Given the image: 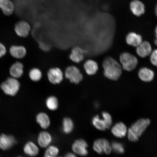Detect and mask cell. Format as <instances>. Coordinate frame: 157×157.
Returning a JSON list of instances; mask_svg holds the SVG:
<instances>
[{
    "instance_id": "21",
    "label": "cell",
    "mask_w": 157,
    "mask_h": 157,
    "mask_svg": "<svg viewBox=\"0 0 157 157\" xmlns=\"http://www.w3.org/2000/svg\"><path fill=\"white\" fill-rule=\"evenodd\" d=\"M84 53L85 52L83 49L79 47H76L72 49L70 59L72 61L78 63L83 59Z\"/></svg>"
},
{
    "instance_id": "23",
    "label": "cell",
    "mask_w": 157,
    "mask_h": 157,
    "mask_svg": "<svg viewBox=\"0 0 157 157\" xmlns=\"http://www.w3.org/2000/svg\"><path fill=\"white\" fill-rule=\"evenodd\" d=\"M84 69L86 73L89 75H93L97 73L98 71V64L95 61L88 60L84 64Z\"/></svg>"
},
{
    "instance_id": "26",
    "label": "cell",
    "mask_w": 157,
    "mask_h": 157,
    "mask_svg": "<svg viewBox=\"0 0 157 157\" xmlns=\"http://www.w3.org/2000/svg\"><path fill=\"white\" fill-rule=\"evenodd\" d=\"M47 108L51 111H55L58 109L59 104L57 99L54 96L49 97L46 101Z\"/></svg>"
},
{
    "instance_id": "15",
    "label": "cell",
    "mask_w": 157,
    "mask_h": 157,
    "mask_svg": "<svg viewBox=\"0 0 157 157\" xmlns=\"http://www.w3.org/2000/svg\"><path fill=\"white\" fill-rule=\"evenodd\" d=\"M127 131L126 125L122 122L116 124L111 129L112 133L114 136L118 138L124 137L126 135Z\"/></svg>"
},
{
    "instance_id": "22",
    "label": "cell",
    "mask_w": 157,
    "mask_h": 157,
    "mask_svg": "<svg viewBox=\"0 0 157 157\" xmlns=\"http://www.w3.org/2000/svg\"><path fill=\"white\" fill-rule=\"evenodd\" d=\"M36 121L42 128L46 129L48 128L50 125V117L47 114L40 113L36 116Z\"/></svg>"
},
{
    "instance_id": "36",
    "label": "cell",
    "mask_w": 157,
    "mask_h": 157,
    "mask_svg": "<svg viewBox=\"0 0 157 157\" xmlns=\"http://www.w3.org/2000/svg\"><path fill=\"white\" fill-rule=\"evenodd\" d=\"M155 15L157 17V3L155 6Z\"/></svg>"
},
{
    "instance_id": "2",
    "label": "cell",
    "mask_w": 157,
    "mask_h": 157,
    "mask_svg": "<svg viewBox=\"0 0 157 157\" xmlns=\"http://www.w3.org/2000/svg\"><path fill=\"white\" fill-rule=\"evenodd\" d=\"M21 86L18 79L10 76L0 84V89L6 95L15 97L18 93Z\"/></svg>"
},
{
    "instance_id": "31",
    "label": "cell",
    "mask_w": 157,
    "mask_h": 157,
    "mask_svg": "<svg viewBox=\"0 0 157 157\" xmlns=\"http://www.w3.org/2000/svg\"><path fill=\"white\" fill-rule=\"evenodd\" d=\"M150 61L153 65L157 66V49L153 51L150 54Z\"/></svg>"
},
{
    "instance_id": "7",
    "label": "cell",
    "mask_w": 157,
    "mask_h": 157,
    "mask_svg": "<svg viewBox=\"0 0 157 157\" xmlns=\"http://www.w3.org/2000/svg\"><path fill=\"white\" fill-rule=\"evenodd\" d=\"M65 75L72 83L76 84L81 82L83 78L79 70L74 66L69 67L66 69Z\"/></svg>"
},
{
    "instance_id": "25",
    "label": "cell",
    "mask_w": 157,
    "mask_h": 157,
    "mask_svg": "<svg viewBox=\"0 0 157 157\" xmlns=\"http://www.w3.org/2000/svg\"><path fill=\"white\" fill-rule=\"evenodd\" d=\"M92 123L95 128L100 131H105L107 129L106 125L103 119L99 116L96 115L93 117Z\"/></svg>"
},
{
    "instance_id": "28",
    "label": "cell",
    "mask_w": 157,
    "mask_h": 157,
    "mask_svg": "<svg viewBox=\"0 0 157 157\" xmlns=\"http://www.w3.org/2000/svg\"><path fill=\"white\" fill-rule=\"evenodd\" d=\"M59 151L57 147L55 146H49L45 151L44 155L50 156H58Z\"/></svg>"
},
{
    "instance_id": "8",
    "label": "cell",
    "mask_w": 157,
    "mask_h": 157,
    "mask_svg": "<svg viewBox=\"0 0 157 157\" xmlns=\"http://www.w3.org/2000/svg\"><path fill=\"white\" fill-rule=\"evenodd\" d=\"M88 147L87 142L85 140L79 139L73 143L72 148L75 154L81 156H86L88 154Z\"/></svg>"
},
{
    "instance_id": "17",
    "label": "cell",
    "mask_w": 157,
    "mask_h": 157,
    "mask_svg": "<svg viewBox=\"0 0 157 157\" xmlns=\"http://www.w3.org/2000/svg\"><path fill=\"white\" fill-rule=\"evenodd\" d=\"M0 9L4 14L9 16L14 12V5L11 0H0Z\"/></svg>"
},
{
    "instance_id": "1",
    "label": "cell",
    "mask_w": 157,
    "mask_h": 157,
    "mask_svg": "<svg viewBox=\"0 0 157 157\" xmlns=\"http://www.w3.org/2000/svg\"><path fill=\"white\" fill-rule=\"evenodd\" d=\"M103 66L106 77L113 80L119 79L122 73V67L116 60L111 57L107 58L104 61Z\"/></svg>"
},
{
    "instance_id": "11",
    "label": "cell",
    "mask_w": 157,
    "mask_h": 157,
    "mask_svg": "<svg viewBox=\"0 0 157 157\" xmlns=\"http://www.w3.org/2000/svg\"><path fill=\"white\" fill-rule=\"evenodd\" d=\"M24 65L19 61L13 63L9 69V74L11 77L19 79L24 74Z\"/></svg>"
},
{
    "instance_id": "38",
    "label": "cell",
    "mask_w": 157,
    "mask_h": 157,
    "mask_svg": "<svg viewBox=\"0 0 157 157\" xmlns=\"http://www.w3.org/2000/svg\"><path fill=\"white\" fill-rule=\"evenodd\" d=\"M21 157V156H18V157Z\"/></svg>"
},
{
    "instance_id": "13",
    "label": "cell",
    "mask_w": 157,
    "mask_h": 157,
    "mask_svg": "<svg viewBox=\"0 0 157 157\" xmlns=\"http://www.w3.org/2000/svg\"><path fill=\"white\" fill-rule=\"evenodd\" d=\"M48 79L51 83L58 84L63 79V74L59 68H53L49 70L48 74Z\"/></svg>"
},
{
    "instance_id": "18",
    "label": "cell",
    "mask_w": 157,
    "mask_h": 157,
    "mask_svg": "<svg viewBox=\"0 0 157 157\" xmlns=\"http://www.w3.org/2000/svg\"><path fill=\"white\" fill-rule=\"evenodd\" d=\"M154 72L152 70L146 67L141 68L138 72L139 78L144 82L151 81L154 79Z\"/></svg>"
},
{
    "instance_id": "27",
    "label": "cell",
    "mask_w": 157,
    "mask_h": 157,
    "mask_svg": "<svg viewBox=\"0 0 157 157\" xmlns=\"http://www.w3.org/2000/svg\"><path fill=\"white\" fill-rule=\"evenodd\" d=\"M29 78L32 81L38 82L40 80L42 76V72L38 68H34L31 69L29 72Z\"/></svg>"
},
{
    "instance_id": "29",
    "label": "cell",
    "mask_w": 157,
    "mask_h": 157,
    "mask_svg": "<svg viewBox=\"0 0 157 157\" xmlns=\"http://www.w3.org/2000/svg\"><path fill=\"white\" fill-rule=\"evenodd\" d=\"M111 146L112 151L118 154H122L124 152V148L122 143L117 142H113Z\"/></svg>"
},
{
    "instance_id": "4",
    "label": "cell",
    "mask_w": 157,
    "mask_h": 157,
    "mask_svg": "<svg viewBox=\"0 0 157 157\" xmlns=\"http://www.w3.org/2000/svg\"><path fill=\"white\" fill-rule=\"evenodd\" d=\"M94 150L99 154L105 153L109 155L112 151L111 145L109 141L105 139H99L94 142L93 145Z\"/></svg>"
},
{
    "instance_id": "34",
    "label": "cell",
    "mask_w": 157,
    "mask_h": 157,
    "mask_svg": "<svg viewBox=\"0 0 157 157\" xmlns=\"http://www.w3.org/2000/svg\"><path fill=\"white\" fill-rule=\"evenodd\" d=\"M64 157H77L76 155L73 154V153L69 152Z\"/></svg>"
},
{
    "instance_id": "12",
    "label": "cell",
    "mask_w": 157,
    "mask_h": 157,
    "mask_svg": "<svg viewBox=\"0 0 157 157\" xmlns=\"http://www.w3.org/2000/svg\"><path fill=\"white\" fill-rule=\"evenodd\" d=\"M130 10L133 15L136 17H140L144 14L146 11L145 6L140 0H133L131 2Z\"/></svg>"
},
{
    "instance_id": "6",
    "label": "cell",
    "mask_w": 157,
    "mask_h": 157,
    "mask_svg": "<svg viewBox=\"0 0 157 157\" xmlns=\"http://www.w3.org/2000/svg\"><path fill=\"white\" fill-rule=\"evenodd\" d=\"M14 30L17 36L20 38H25L29 36L31 30V26L27 21H20L16 23Z\"/></svg>"
},
{
    "instance_id": "32",
    "label": "cell",
    "mask_w": 157,
    "mask_h": 157,
    "mask_svg": "<svg viewBox=\"0 0 157 157\" xmlns=\"http://www.w3.org/2000/svg\"><path fill=\"white\" fill-rule=\"evenodd\" d=\"M7 52L6 46L3 43L0 42V59L4 57L7 54Z\"/></svg>"
},
{
    "instance_id": "10",
    "label": "cell",
    "mask_w": 157,
    "mask_h": 157,
    "mask_svg": "<svg viewBox=\"0 0 157 157\" xmlns=\"http://www.w3.org/2000/svg\"><path fill=\"white\" fill-rule=\"evenodd\" d=\"M9 53L12 57L17 60L24 58L27 54V50L21 45H13L10 47Z\"/></svg>"
},
{
    "instance_id": "37",
    "label": "cell",
    "mask_w": 157,
    "mask_h": 157,
    "mask_svg": "<svg viewBox=\"0 0 157 157\" xmlns=\"http://www.w3.org/2000/svg\"><path fill=\"white\" fill-rule=\"evenodd\" d=\"M44 157H62L60 156H50L44 155Z\"/></svg>"
},
{
    "instance_id": "5",
    "label": "cell",
    "mask_w": 157,
    "mask_h": 157,
    "mask_svg": "<svg viewBox=\"0 0 157 157\" xmlns=\"http://www.w3.org/2000/svg\"><path fill=\"white\" fill-rule=\"evenodd\" d=\"M150 123L151 121L149 119H140L133 123L129 129L139 138L146 130Z\"/></svg>"
},
{
    "instance_id": "30",
    "label": "cell",
    "mask_w": 157,
    "mask_h": 157,
    "mask_svg": "<svg viewBox=\"0 0 157 157\" xmlns=\"http://www.w3.org/2000/svg\"><path fill=\"white\" fill-rule=\"evenodd\" d=\"M102 119L105 123L107 129L110 128L113 123L112 118L109 113L106 112H103L102 113Z\"/></svg>"
},
{
    "instance_id": "24",
    "label": "cell",
    "mask_w": 157,
    "mask_h": 157,
    "mask_svg": "<svg viewBox=\"0 0 157 157\" xmlns=\"http://www.w3.org/2000/svg\"><path fill=\"white\" fill-rule=\"evenodd\" d=\"M74 128V123L73 121L70 118L65 117L62 121V132L65 134H69L73 131Z\"/></svg>"
},
{
    "instance_id": "33",
    "label": "cell",
    "mask_w": 157,
    "mask_h": 157,
    "mask_svg": "<svg viewBox=\"0 0 157 157\" xmlns=\"http://www.w3.org/2000/svg\"><path fill=\"white\" fill-rule=\"evenodd\" d=\"M128 137L131 142H136L138 140L139 137L135 135L129 129L127 131Z\"/></svg>"
},
{
    "instance_id": "16",
    "label": "cell",
    "mask_w": 157,
    "mask_h": 157,
    "mask_svg": "<svg viewBox=\"0 0 157 157\" xmlns=\"http://www.w3.org/2000/svg\"><path fill=\"white\" fill-rule=\"evenodd\" d=\"M52 135L46 131H42L39 133L37 139L39 146L42 148L48 147L52 143Z\"/></svg>"
},
{
    "instance_id": "9",
    "label": "cell",
    "mask_w": 157,
    "mask_h": 157,
    "mask_svg": "<svg viewBox=\"0 0 157 157\" xmlns=\"http://www.w3.org/2000/svg\"><path fill=\"white\" fill-rule=\"evenodd\" d=\"M15 137L11 135L3 133L0 135V149L6 151L9 150L16 144Z\"/></svg>"
},
{
    "instance_id": "20",
    "label": "cell",
    "mask_w": 157,
    "mask_h": 157,
    "mask_svg": "<svg viewBox=\"0 0 157 157\" xmlns=\"http://www.w3.org/2000/svg\"><path fill=\"white\" fill-rule=\"evenodd\" d=\"M126 41L128 44L136 48L143 42L142 36L134 32L129 33L127 35Z\"/></svg>"
},
{
    "instance_id": "35",
    "label": "cell",
    "mask_w": 157,
    "mask_h": 157,
    "mask_svg": "<svg viewBox=\"0 0 157 157\" xmlns=\"http://www.w3.org/2000/svg\"><path fill=\"white\" fill-rule=\"evenodd\" d=\"M155 33L156 39L155 40L154 42L155 44L157 46V25L155 29Z\"/></svg>"
},
{
    "instance_id": "19",
    "label": "cell",
    "mask_w": 157,
    "mask_h": 157,
    "mask_svg": "<svg viewBox=\"0 0 157 157\" xmlns=\"http://www.w3.org/2000/svg\"><path fill=\"white\" fill-rule=\"evenodd\" d=\"M25 154L30 157H35L39 154V149L37 145L31 141L26 143L23 147Z\"/></svg>"
},
{
    "instance_id": "3",
    "label": "cell",
    "mask_w": 157,
    "mask_h": 157,
    "mask_svg": "<svg viewBox=\"0 0 157 157\" xmlns=\"http://www.w3.org/2000/svg\"><path fill=\"white\" fill-rule=\"evenodd\" d=\"M121 67L128 71H132L136 67L138 60L135 56L128 52L123 53L120 57Z\"/></svg>"
},
{
    "instance_id": "14",
    "label": "cell",
    "mask_w": 157,
    "mask_h": 157,
    "mask_svg": "<svg viewBox=\"0 0 157 157\" xmlns=\"http://www.w3.org/2000/svg\"><path fill=\"white\" fill-rule=\"evenodd\" d=\"M152 50L150 43L147 41L142 42L136 47V53L141 58H144L150 55Z\"/></svg>"
}]
</instances>
